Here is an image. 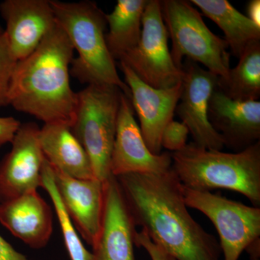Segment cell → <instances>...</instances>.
Returning a JSON list of instances; mask_svg holds the SVG:
<instances>
[{
    "label": "cell",
    "mask_w": 260,
    "mask_h": 260,
    "mask_svg": "<svg viewBox=\"0 0 260 260\" xmlns=\"http://www.w3.org/2000/svg\"><path fill=\"white\" fill-rule=\"evenodd\" d=\"M73 51L68 36L56 22L34 52L17 61L10 82L9 104L44 124L72 127L78 105V93L70 83Z\"/></svg>",
    "instance_id": "obj_2"
},
{
    "label": "cell",
    "mask_w": 260,
    "mask_h": 260,
    "mask_svg": "<svg viewBox=\"0 0 260 260\" xmlns=\"http://www.w3.org/2000/svg\"><path fill=\"white\" fill-rule=\"evenodd\" d=\"M6 22L5 31L10 51L17 61L32 54L56 25L49 0H6L0 4Z\"/></svg>",
    "instance_id": "obj_13"
},
{
    "label": "cell",
    "mask_w": 260,
    "mask_h": 260,
    "mask_svg": "<svg viewBox=\"0 0 260 260\" xmlns=\"http://www.w3.org/2000/svg\"><path fill=\"white\" fill-rule=\"evenodd\" d=\"M247 18L260 27V1L251 0L247 5Z\"/></svg>",
    "instance_id": "obj_28"
},
{
    "label": "cell",
    "mask_w": 260,
    "mask_h": 260,
    "mask_svg": "<svg viewBox=\"0 0 260 260\" xmlns=\"http://www.w3.org/2000/svg\"><path fill=\"white\" fill-rule=\"evenodd\" d=\"M135 245L143 248L151 260H176L161 246L153 242L143 230L135 232Z\"/></svg>",
    "instance_id": "obj_25"
},
{
    "label": "cell",
    "mask_w": 260,
    "mask_h": 260,
    "mask_svg": "<svg viewBox=\"0 0 260 260\" xmlns=\"http://www.w3.org/2000/svg\"><path fill=\"white\" fill-rule=\"evenodd\" d=\"M135 226L176 260H220L216 238L188 211L182 184L172 169L116 177Z\"/></svg>",
    "instance_id": "obj_1"
},
{
    "label": "cell",
    "mask_w": 260,
    "mask_h": 260,
    "mask_svg": "<svg viewBox=\"0 0 260 260\" xmlns=\"http://www.w3.org/2000/svg\"><path fill=\"white\" fill-rule=\"evenodd\" d=\"M251 258L252 260H259V255L251 256Z\"/></svg>",
    "instance_id": "obj_29"
},
{
    "label": "cell",
    "mask_w": 260,
    "mask_h": 260,
    "mask_svg": "<svg viewBox=\"0 0 260 260\" xmlns=\"http://www.w3.org/2000/svg\"><path fill=\"white\" fill-rule=\"evenodd\" d=\"M39 126L20 124L11 150L0 162V203L14 199L42 186L45 157L39 144Z\"/></svg>",
    "instance_id": "obj_11"
},
{
    "label": "cell",
    "mask_w": 260,
    "mask_h": 260,
    "mask_svg": "<svg viewBox=\"0 0 260 260\" xmlns=\"http://www.w3.org/2000/svg\"><path fill=\"white\" fill-rule=\"evenodd\" d=\"M39 140L43 154L51 167L75 179H96L88 154L70 126L44 124L39 130Z\"/></svg>",
    "instance_id": "obj_18"
},
{
    "label": "cell",
    "mask_w": 260,
    "mask_h": 260,
    "mask_svg": "<svg viewBox=\"0 0 260 260\" xmlns=\"http://www.w3.org/2000/svg\"><path fill=\"white\" fill-rule=\"evenodd\" d=\"M170 155L172 171L183 186L237 191L260 207V141L237 153L209 150L192 142Z\"/></svg>",
    "instance_id": "obj_3"
},
{
    "label": "cell",
    "mask_w": 260,
    "mask_h": 260,
    "mask_svg": "<svg viewBox=\"0 0 260 260\" xmlns=\"http://www.w3.org/2000/svg\"><path fill=\"white\" fill-rule=\"evenodd\" d=\"M41 187L44 188L47 191L54 205L56 215L60 225L65 246L70 259L90 260L91 252L87 250L80 240L79 236L77 234L74 224L61 202L60 195L54 183L50 165L46 158L43 168Z\"/></svg>",
    "instance_id": "obj_22"
},
{
    "label": "cell",
    "mask_w": 260,
    "mask_h": 260,
    "mask_svg": "<svg viewBox=\"0 0 260 260\" xmlns=\"http://www.w3.org/2000/svg\"><path fill=\"white\" fill-rule=\"evenodd\" d=\"M182 191L188 208L201 212L215 225L224 260H239L243 251L259 246L260 207L183 185Z\"/></svg>",
    "instance_id": "obj_7"
},
{
    "label": "cell",
    "mask_w": 260,
    "mask_h": 260,
    "mask_svg": "<svg viewBox=\"0 0 260 260\" xmlns=\"http://www.w3.org/2000/svg\"><path fill=\"white\" fill-rule=\"evenodd\" d=\"M0 223L29 247H45L53 232L52 210L37 190L0 203Z\"/></svg>",
    "instance_id": "obj_17"
},
{
    "label": "cell",
    "mask_w": 260,
    "mask_h": 260,
    "mask_svg": "<svg viewBox=\"0 0 260 260\" xmlns=\"http://www.w3.org/2000/svg\"><path fill=\"white\" fill-rule=\"evenodd\" d=\"M119 67L129 87L143 139L151 153L159 155L161 153L162 130L173 120L182 91V83L168 89L154 88L142 81L122 61H119Z\"/></svg>",
    "instance_id": "obj_12"
},
{
    "label": "cell",
    "mask_w": 260,
    "mask_h": 260,
    "mask_svg": "<svg viewBox=\"0 0 260 260\" xmlns=\"http://www.w3.org/2000/svg\"><path fill=\"white\" fill-rule=\"evenodd\" d=\"M50 4L56 22L78 51V58L70 65L72 75L88 85H114L131 99L129 87L118 74L115 60L108 49L106 14L96 3L50 1Z\"/></svg>",
    "instance_id": "obj_4"
},
{
    "label": "cell",
    "mask_w": 260,
    "mask_h": 260,
    "mask_svg": "<svg viewBox=\"0 0 260 260\" xmlns=\"http://www.w3.org/2000/svg\"><path fill=\"white\" fill-rule=\"evenodd\" d=\"M208 116L214 129L223 138L225 146L234 153L259 141V101L234 100L217 86L210 96Z\"/></svg>",
    "instance_id": "obj_16"
},
{
    "label": "cell",
    "mask_w": 260,
    "mask_h": 260,
    "mask_svg": "<svg viewBox=\"0 0 260 260\" xmlns=\"http://www.w3.org/2000/svg\"><path fill=\"white\" fill-rule=\"evenodd\" d=\"M0 260H28L0 235Z\"/></svg>",
    "instance_id": "obj_27"
},
{
    "label": "cell",
    "mask_w": 260,
    "mask_h": 260,
    "mask_svg": "<svg viewBox=\"0 0 260 260\" xmlns=\"http://www.w3.org/2000/svg\"><path fill=\"white\" fill-rule=\"evenodd\" d=\"M181 69L182 91L175 113L189 129L193 143L209 150H223V138L214 129L208 116L210 96L218 86V77L190 59L183 61Z\"/></svg>",
    "instance_id": "obj_9"
},
{
    "label": "cell",
    "mask_w": 260,
    "mask_h": 260,
    "mask_svg": "<svg viewBox=\"0 0 260 260\" xmlns=\"http://www.w3.org/2000/svg\"><path fill=\"white\" fill-rule=\"evenodd\" d=\"M170 153L155 155L149 150L135 119L131 99L121 94L115 139L111 156L114 177L128 174H158L172 169Z\"/></svg>",
    "instance_id": "obj_10"
},
{
    "label": "cell",
    "mask_w": 260,
    "mask_h": 260,
    "mask_svg": "<svg viewBox=\"0 0 260 260\" xmlns=\"http://www.w3.org/2000/svg\"><path fill=\"white\" fill-rule=\"evenodd\" d=\"M168 38L160 1L148 0L139 42L119 61L127 65L147 85L156 89L172 88L182 82L184 73L173 61Z\"/></svg>",
    "instance_id": "obj_8"
},
{
    "label": "cell",
    "mask_w": 260,
    "mask_h": 260,
    "mask_svg": "<svg viewBox=\"0 0 260 260\" xmlns=\"http://www.w3.org/2000/svg\"><path fill=\"white\" fill-rule=\"evenodd\" d=\"M17 61L10 51L5 31L0 32V107L9 104L10 82Z\"/></svg>",
    "instance_id": "obj_23"
},
{
    "label": "cell",
    "mask_w": 260,
    "mask_h": 260,
    "mask_svg": "<svg viewBox=\"0 0 260 260\" xmlns=\"http://www.w3.org/2000/svg\"><path fill=\"white\" fill-rule=\"evenodd\" d=\"M218 88L234 100L258 101L260 97V42L251 44L231 68L229 78L218 82Z\"/></svg>",
    "instance_id": "obj_21"
},
{
    "label": "cell",
    "mask_w": 260,
    "mask_h": 260,
    "mask_svg": "<svg viewBox=\"0 0 260 260\" xmlns=\"http://www.w3.org/2000/svg\"><path fill=\"white\" fill-rule=\"evenodd\" d=\"M203 14L218 25L233 55L239 59L253 43L260 42V27L226 0H191Z\"/></svg>",
    "instance_id": "obj_19"
},
{
    "label": "cell",
    "mask_w": 260,
    "mask_h": 260,
    "mask_svg": "<svg viewBox=\"0 0 260 260\" xmlns=\"http://www.w3.org/2000/svg\"><path fill=\"white\" fill-rule=\"evenodd\" d=\"M162 20L172 41L171 54L181 69L183 59L203 64L225 81L230 72V53L225 39L214 34L191 3L186 0L160 1Z\"/></svg>",
    "instance_id": "obj_5"
},
{
    "label": "cell",
    "mask_w": 260,
    "mask_h": 260,
    "mask_svg": "<svg viewBox=\"0 0 260 260\" xmlns=\"http://www.w3.org/2000/svg\"><path fill=\"white\" fill-rule=\"evenodd\" d=\"M20 122L13 117H0V146L11 143Z\"/></svg>",
    "instance_id": "obj_26"
},
{
    "label": "cell",
    "mask_w": 260,
    "mask_h": 260,
    "mask_svg": "<svg viewBox=\"0 0 260 260\" xmlns=\"http://www.w3.org/2000/svg\"><path fill=\"white\" fill-rule=\"evenodd\" d=\"M50 167L61 202L75 229L89 245L93 246L102 228L104 182L97 179H75Z\"/></svg>",
    "instance_id": "obj_15"
},
{
    "label": "cell",
    "mask_w": 260,
    "mask_h": 260,
    "mask_svg": "<svg viewBox=\"0 0 260 260\" xmlns=\"http://www.w3.org/2000/svg\"><path fill=\"white\" fill-rule=\"evenodd\" d=\"M122 93L107 85H88L78 93L71 130L88 154L95 177L103 182L112 176L111 156Z\"/></svg>",
    "instance_id": "obj_6"
},
{
    "label": "cell",
    "mask_w": 260,
    "mask_h": 260,
    "mask_svg": "<svg viewBox=\"0 0 260 260\" xmlns=\"http://www.w3.org/2000/svg\"><path fill=\"white\" fill-rule=\"evenodd\" d=\"M104 186L102 228L92 246L90 260H135L136 226L120 186L112 175L104 181Z\"/></svg>",
    "instance_id": "obj_14"
},
{
    "label": "cell",
    "mask_w": 260,
    "mask_h": 260,
    "mask_svg": "<svg viewBox=\"0 0 260 260\" xmlns=\"http://www.w3.org/2000/svg\"><path fill=\"white\" fill-rule=\"evenodd\" d=\"M189 134V129L184 123L173 119L162 130L161 147L171 153L180 151L187 145Z\"/></svg>",
    "instance_id": "obj_24"
},
{
    "label": "cell",
    "mask_w": 260,
    "mask_h": 260,
    "mask_svg": "<svg viewBox=\"0 0 260 260\" xmlns=\"http://www.w3.org/2000/svg\"><path fill=\"white\" fill-rule=\"evenodd\" d=\"M148 0H118L112 13L106 14L109 32L106 42L114 60H120L124 54L139 42L142 20Z\"/></svg>",
    "instance_id": "obj_20"
},
{
    "label": "cell",
    "mask_w": 260,
    "mask_h": 260,
    "mask_svg": "<svg viewBox=\"0 0 260 260\" xmlns=\"http://www.w3.org/2000/svg\"><path fill=\"white\" fill-rule=\"evenodd\" d=\"M3 32V29H2L1 27H0V32Z\"/></svg>",
    "instance_id": "obj_30"
}]
</instances>
